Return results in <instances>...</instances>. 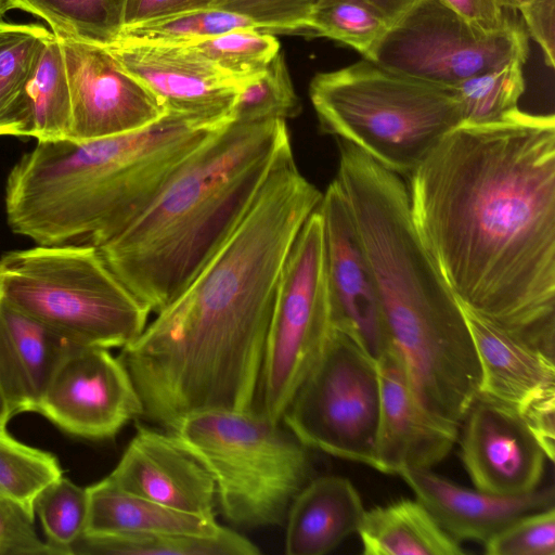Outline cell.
I'll return each mask as SVG.
<instances>
[{"label": "cell", "instance_id": "1", "mask_svg": "<svg viewBox=\"0 0 555 555\" xmlns=\"http://www.w3.org/2000/svg\"><path fill=\"white\" fill-rule=\"evenodd\" d=\"M411 219L459 304L555 356V118L449 132L408 176Z\"/></svg>", "mask_w": 555, "mask_h": 555}, {"label": "cell", "instance_id": "2", "mask_svg": "<svg viewBox=\"0 0 555 555\" xmlns=\"http://www.w3.org/2000/svg\"><path fill=\"white\" fill-rule=\"evenodd\" d=\"M322 196L286 145L225 241L121 348L143 416L171 429L193 413L253 409L281 274Z\"/></svg>", "mask_w": 555, "mask_h": 555}, {"label": "cell", "instance_id": "3", "mask_svg": "<svg viewBox=\"0 0 555 555\" xmlns=\"http://www.w3.org/2000/svg\"><path fill=\"white\" fill-rule=\"evenodd\" d=\"M335 180L416 399L460 428L479 393L480 365L463 310L414 230L405 178L352 149L339 157Z\"/></svg>", "mask_w": 555, "mask_h": 555}, {"label": "cell", "instance_id": "4", "mask_svg": "<svg viewBox=\"0 0 555 555\" xmlns=\"http://www.w3.org/2000/svg\"><path fill=\"white\" fill-rule=\"evenodd\" d=\"M223 126L167 112L125 134L37 141L8 176V224L38 245L100 247L143 211Z\"/></svg>", "mask_w": 555, "mask_h": 555}, {"label": "cell", "instance_id": "5", "mask_svg": "<svg viewBox=\"0 0 555 555\" xmlns=\"http://www.w3.org/2000/svg\"><path fill=\"white\" fill-rule=\"evenodd\" d=\"M287 144L284 119L230 121L143 211L96 248L130 293L159 312L234 230Z\"/></svg>", "mask_w": 555, "mask_h": 555}, {"label": "cell", "instance_id": "6", "mask_svg": "<svg viewBox=\"0 0 555 555\" xmlns=\"http://www.w3.org/2000/svg\"><path fill=\"white\" fill-rule=\"evenodd\" d=\"M309 96L322 133L352 143L403 178L462 122L453 88L391 72L364 57L317 74Z\"/></svg>", "mask_w": 555, "mask_h": 555}, {"label": "cell", "instance_id": "7", "mask_svg": "<svg viewBox=\"0 0 555 555\" xmlns=\"http://www.w3.org/2000/svg\"><path fill=\"white\" fill-rule=\"evenodd\" d=\"M0 297L82 347L124 348L141 335L151 313L90 244L5 253Z\"/></svg>", "mask_w": 555, "mask_h": 555}, {"label": "cell", "instance_id": "8", "mask_svg": "<svg viewBox=\"0 0 555 555\" xmlns=\"http://www.w3.org/2000/svg\"><path fill=\"white\" fill-rule=\"evenodd\" d=\"M281 425L254 409L209 410L170 431L211 474L225 518L253 528L281 525L309 474L308 447Z\"/></svg>", "mask_w": 555, "mask_h": 555}, {"label": "cell", "instance_id": "9", "mask_svg": "<svg viewBox=\"0 0 555 555\" xmlns=\"http://www.w3.org/2000/svg\"><path fill=\"white\" fill-rule=\"evenodd\" d=\"M324 225L319 207L287 255L269 324L260 375L262 410L280 423L331 334Z\"/></svg>", "mask_w": 555, "mask_h": 555}, {"label": "cell", "instance_id": "10", "mask_svg": "<svg viewBox=\"0 0 555 555\" xmlns=\"http://www.w3.org/2000/svg\"><path fill=\"white\" fill-rule=\"evenodd\" d=\"M378 414L376 361L333 327L282 424L308 448L373 467Z\"/></svg>", "mask_w": 555, "mask_h": 555}, {"label": "cell", "instance_id": "11", "mask_svg": "<svg viewBox=\"0 0 555 555\" xmlns=\"http://www.w3.org/2000/svg\"><path fill=\"white\" fill-rule=\"evenodd\" d=\"M528 34L517 23L494 33L472 25L439 0H416L367 60L391 72L453 88L511 60L526 61Z\"/></svg>", "mask_w": 555, "mask_h": 555}, {"label": "cell", "instance_id": "12", "mask_svg": "<svg viewBox=\"0 0 555 555\" xmlns=\"http://www.w3.org/2000/svg\"><path fill=\"white\" fill-rule=\"evenodd\" d=\"M38 412L70 435L100 440L143 415V404L118 357L79 347L55 372Z\"/></svg>", "mask_w": 555, "mask_h": 555}, {"label": "cell", "instance_id": "13", "mask_svg": "<svg viewBox=\"0 0 555 555\" xmlns=\"http://www.w3.org/2000/svg\"><path fill=\"white\" fill-rule=\"evenodd\" d=\"M60 38V37H59ZM70 90L67 139L90 141L142 129L167 109L102 46L60 38Z\"/></svg>", "mask_w": 555, "mask_h": 555}, {"label": "cell", "instance_id": "14", "mask_svg": "<svg viewBox=\"0 0 555 555\" xmlns=\"http://www.w3.org/2000/svg\"><path fill=\"white\" fill-rule=\"evenodd\" d=\"M319 210L324 225L332 326L377 361L392 345L378 288L344 194L334 179Z\"/></svg>", "mask_w": 555, "mask_h": 555}, {"label": "cell", "instance_id": "15", "mask_svg": "<svg viewBox=\"0 0 555 555\" xmlns=\"http://www.w3.org/2000/svg\"><path fill=\"white\" fill-rule=\"evenodd\" d=\"M104 48L167 112L216 125L231 121L238 81L191 46L116 40Z\"/></svg>", "mask_w": 555, "mask_h": 555}, {"label": "cell", "instance_id": "16", "mask_svg": "<svg viewBox=\"0 0 555 555\" xmlns=\"http://www.w3.org/2000/svg\"><path fill=\"white\" fill-rule=\"evenodd\" d=\"M463 423L462 459L476 489L516 496L539 488L546 455L515 411L477 397Z\"/></svg>", "mask_w": 555, "mask_h": 555}, {"label": "cell", "instance_id": "17", "mask_svg": "<svg viewBox=\"0 0 555 555\" xmlns=\"http://www.w3.org/2000/svg\"><path fill=\"white\" fill-rule=\"evenodd\" d=\"M376 364L379 414L373 468L397 475L430 469L449 454L457 440L459 428L436 421L424 410L393 345Z\"/></svg>", "mask_w": 555, "mask_h": 555}, {"label": "cell", "instance_id": "18", "mask_svg": "<svg viewBox=\"0 0 555 555\" xmlns=\"http://www.w3.org/2000/svg\"><path fill=\"white\" fill-rule=\"evenodd\" d=\"M134 437L107 476L127 492L163 505L215 517V480L171 431L137 424Z\"/></svg>", "mask_w": 555, "mask_h": 555}, {"label": "cell", "instance_id": "19", "mask_svg": "<svg viewBox=\"0 0 555 555\" xmlns=\"http://www.w3.org/2000/svg\"><path fill=\"white\" fill-rule=\"evenodd\" d=\"M461 308L480 365L478 397L504 405L520 417L555 401L553 354Z\"/></svg>", "mask_w": 555, "mask_h": 555}, {"label": "cell", "instance_id": "20", "mask_svg": "<svg viewBox=\"0 0 555 555\" xmlns=\"http://www.w3.org/2000/svg\"><path fill=\"white\" fill-rule=\"evenodd\" d=\"M440 527L455 540L486 543L517 518L554 505V487L516 496L459 486L430 469L400 474Z\"/></svg>", "mask_w": 555, "mask_h": 555}, {"label": "cell", "instance_id": "21", "mask_svg": "<svg viewBox=\"0 0 555 555\" xmlns=\"http://www.w3.org/2000/svg\"><path fill=\"white\" fill-rule=\"evenodd\" d=\"M79 347L0 297V383L12 415L39 411L55 372Z\"/></svg>", "mask_w": 555, "mask_h": 555}, {"label": "cell", "instance_id": "22", "mask_svg": "<svg viewBox=\"0 0 555 555\" xmlns=\"http://www.w3.org/2000/svg\"><path fill=\"white\" fill-rule=\"evenodd\" d=\"M359 492L340 476L306 483L286 515L285 553L324 555L358 532L364 515Z\"/></svg>", "mask_w": 555, "mask_h": 555}, {"label": "cell", "instance_id": "23", "mask_svg": "<svg viewBox=\"0 0 555 555\" xmlns=\"http://www.w3.org/2000/svg\"><path fill=\"white\" fill-rule=\"evenodd\" d=\"M70 90L60 38H44L31 72L8 119L5 135L37 141L67 138L70 126Z\"/></svg>", "mask_w": 555, "mask_h": 555}, {"label": "cell", "instance_id": "24", "mask_svg": "<svg viewBox=\"0 0 555 555\" xmlns=\"http://www.w3.org/2000/svg\"><path fill=\"white\" fill-rule=\"evenodd\" d=\"M87 490L89 515L85 532L212 535L223 528L215 517L182 512L127 492L108 477Z\"/></svg>", "mask_w": 555, "mask_h": 555}, {"label": "cell", "instance_id": "25", "mask_svg": "<svg viewBox=\"0 0 555 555\" xmlns=\"http://www.w3.org/2000/svg\"><path fill=\"white\" fill-rule=\"evenodd\" d=\"M357 533L365 555L465 553L418 500L403 499L365 511Z\"/></svg>", "mask_w": 555, "mask_h": 555}, {"label": "cell", "instance_id": "26", "mask_svg": "<svg viewBox=\"0 0 555 555\" xmlns=\"http://www.w3.org/2000/svg\"><path fill=\"white\" fill-rule=\"evenodd\" d=\"M259 548L242 534L222 528L212 535L83 532L68 555H257Z\"/></svg>", "mask_w": 555, "mask_h": 555}, {"label": "cell", "instance_id": "27", "mask_svg": "<svg viewBox=\"0 0 555 555\" xmlns=\"http://www.w3.org/2000/svg\"><path fill=\"white\" fill-rule=\"evenodd\" d=\"M21 9L44 20L60 38L107 46L120 29L121 0H11Z\"/></svg>", "mask_w": 555, "mask_h": 555}, {"label": "cell", "instance_id": "28", "mask_svg": "<svg viewBox=\"0 0 555 555\" xmlns=\"http://www.w3.org/2000/svg\"><path fill=\"white\" fill-rule=\"evenodd\" d=\"M520 59L469 77L453 87L460 104L461 126H487L504 121L518 111L525 91Z\"/></svg>", "mask_w": 555, "mask_h": 555}, {"label": "cell", "instance_id": "29", "mask_svg": "<svg viewBox=\"0 0 555 555\" xmlns=\"http://www.w3.org/2000/svg\"><path fill=\"white\" fill-rule=\"evenodd\" d=\"M241 28L256 27L249 20L241 15L212 7H204L124 26L116 40L140 43L188 44Z\"/></svg>", "mask_w": 555, "mask_h": 555}, {"label": "cell", "instance_id": "30", "mask_svg": "<svg viewBox=\"0 0 555 555\" xmlns=\"http://www.w3.org/2000/svg\"><path fill=\"white\" fill-rule=\"evenodd\" d=\"M390 25L369 0H318L307 31L344 43L365 59Z\"/></svg>", "mask_w": 555, "mask_h": 555}, {"label": "cell", "instance_id": "31", "mask_svg": "<svg viewBox=\"0 0 555 555\" xmlns=\"http://www.w3.org/2000/svg\"><path fill=\"white\" fill-rule=\"evenodd\" d=\"M284 56L279 52L262 69L241 79L231 121H258L295 117L300 112Z\"/></svg>", "mask_w": 555, "mask_h": 555}, {"label": "cell", "instance_id": "32", "mask_svg": "<svg viewBox=\"0 0 555 555\" xmlns=\"http://www.w3.org/2000/svg\"><path fill=\"white\" fill-rule=\"evenodd\" d=\"M63 476L57 459L0 431V498L25 507L33 515L34 501L50 482Z\"/></svg>", "mask_w": 555, "mask_h": 555}, {"label": "cell", "instance_id": "33", "mask_svg": "<svg viewBox=\"0 0 555 555\" xmlns=\"http://www.w3.org/2000/svg\"><path fill=\"white\" fill-rule=\"evenodd\" d=\"M33 508L43 527L47 542L55 554L68 555L69 545L87 529V488L61 476L39 492Z\"/></svg>", "mask_w": 555, "mask_h": 555}, {"label": "cell", "instance_id": "34", "mask_svg": "<svg viewBox=\"0 0 555 555\" xmlns=\"http://www.w3.org/2000/svg\"><path fill=\"white\" fill-rule=\"evenodd\" d=\"M50 31L42 25L0 18V135H5L11 111Z\"/></svg>", "mask_w": 555, "mask_h": 555}, {"label": "cell", "instance_id": "35", "mask_svg": "<svg viewBox=\"0 0 555 555\" xmlns=\"http://www.w3.org/2000/svg\"><path fill=\"white\" fill-rule=\"evenodd\" d=\"M188 44L237 81L262 69L280 52L276 38L257 28L234 29Z\"/></svg>", "mask_w": 555, "mask_h": 555}, {"label": "cell", "instance_id": "36", "mask_svg": "<svg viewBox=\"0 0 555 555\" xmlns=\"http://www.w3.org/2000/svg\"><path fill=\"white\" fill-rule=\"evenodd\" d=\"M489 555H555V507L524 515L486 543Z\"/></svg>", "mask_w": 555, "mask_h": 555}, {"label": "cell", "instance_id": "37", "mask_svg": "<svg viewBox=\"0 0 555 555\" xmlns=\"http://www.w3.org/2000/svg\"><path fill=\"white\" fill-rule=\"evenodd\" d=\"M318 0H212L209 7L249 20L259 30L307 31Z\"/></svg>", "mask_w": 555, "mask_h": 555}, {"label": "cell", "instance_id": "38", "mask_svg": "<svg viewBox=\"0 0 555 555\" xmlns=\"http://www.w3.org/2000/svg\"><path fill=\"white\" fill-rule=\"evenodd\" d=\"M35 515L0 498V555H56L34 527Z\"/></svg>", "mask_w": 555, "mask_h": 555}, {"label": "cell", "instance_id": "39", "mask_svg": "<svg viewBox=\"0 0 555 555\" xmlns=\"http://www.w3.org/2000/svg\"><path fill=\"white\" fill-rule=\"evenodd\" d=\"M520 11L528 35L542 49L546 65H555V0H530Z\"/></svg>", "mask_w": 555, "mask_h": 555}, {"label": "cell", "instance_id": "40", "mask_svg": "<svg viewBox=\"0 0 555 555\" xmlns=\"http://www.w3.org/2000/svg\"><path fill=\"white\" fill-rule=\"evenodd\" d=\"M477 28L494 33L505 28L511 20L498 0H439Z\"/></svg>", "mask_w": 555, "mask_h": 555}, {"label": "cell", "instance_id": "41", "mask_svg": "<svg viewBox=\"0 0 555 555\" xmlns=\"http://www.w3.org/2000/svg\"><path fill=\"white\" fill-rule=\"evenodd\" d=\"M212 0H121L124 26L179 11L209 7Z\"/></svg>", "mask_w": 555, "mask_h": 555}, {"label": "cell", "instance_id": "42", "mask_svg": "<svg viewBox=\"0 0 555 555\" xmlns=\"http://www.w3.org/2000/svg\"><path fill=\"white\" fill-rule=\"evenodd\" d=\"M392 24L404 14L416 0H369Z\"/></svg>", "mask_w": 555, "mask_h": 555}, {"label": "cell", "instance_id": "43", "mask_svg": "<svg viewBox=\"0 0 555 555\" xmlns=\"http://www.w3.org/2000/svg\"><path fill=\"white\" fill-rule=\"evenodd\" d=\"M12 416L5 393L0 383V431L5 430V426Z\"/></svg>", "mask_w": 555, "mask_h": 555}, {"label": "cell", "instance_id": "44", "mask_svg": "<svg viewBox=\"0 0 555 555\" xmlns=\"http://www.w3.org/2000/svg\"><path fill=\"white\" fill-rule=\"evenodd\" d=\"M500 5L505 10H518L522 4L530 0H498Z\"/></svg>", "mask_w": 555, "mask_h": 555}, {"label": "cell", "instance_id": "45", "mask_svg": "<svg viewBox=\"0 0 555 555\" xmlns=\"http://www.w3.org/2000/svg\"><path fill=\"white\" fill-rule=\"evenodd\" d=\"M12 9H14V7L11 0H0V18Z\"/></svg>", "mask_w": 555, "mask_h": 555}]
</instances>
